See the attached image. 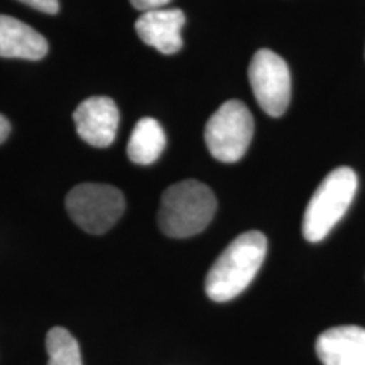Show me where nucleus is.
Masks as SVG:
<instances>
[{
  "label": "nucleus",
  "mask_w": 365,
  "mask_h": 365,
  "mask_svg": "<svg viewBox=\"0 0 365 365\" xmlns=\"http://www.w3.org/2000/svg\"><path fill=\"white\" fill-rule=\"evenodd\" d=\"M267 254V239L262 232L250 230L237 237L220 254L205 281L208 298L225 303L244 293L257 276Z\"/></svg>",
  "instance_id": "1"
},
{
  "label": "nucleus",
  "mask_w": 365,
  "mask_h": 365,
  "mask_svg": "<svg viewBox=\"0 0 365 365\" xmlns=\"http://www.w3.org/2000/svg\"><path fill=\"white\" fill-rule=\"evenodd\" d=\"M217 212V198L203 182L195 180L171 185L163 193L158 223L173 239L193 237L210 225Z\"/></svg>",
  "instance_id": "2"
},
{
  "label": "nucleus",
  "mask_w": 365,
  "mask_h": 365,
  "mask_svg": "<svg viewBox=\"0 0 365 365\" xmlns=\"http://www.w3.org/2000/svg\"><path fill=\"white\" fill-rule=\"evenodd\" d=\"M357 175L350 168H336L328 175L309 200L303 218V235L319 242L330 234L354 202Z\"/></svg>",
  "instance_id": "3"
},
{
  "label": "nucleus",
  "mask_w": 365,
  "mask_h": 365,
  "mask_svg": "<svg viewBox=\"0 0 365 365\" xmlns=\"http://www.w3.org/2000/svg\"><path fill=\"white\" fill-rule=\"evenodd\" d=\"M65 203L71 220L93 235L110 230L125 210L122 191L103 182H81L68 193Z\"/></svg>",
  "instance_id": "4"
},
{
  "label": "nucleus",
  "mask_w": 365,
  "mask_h": 365,
  "mask_svg": "<svg viewBox=\"0 0 365 365\" xmlns=\"http://www.w3.org/2000/svg\"><path fill=\"white\" fill-rule=\"evenodd\" d=\"M252 135V113L239 100L223 103L205 127V143L210 154L222 163H235L244 158Z\"/></svg>",
  "instance_id": "5"
},
{
  "label": "nucleus",
  "mask_w": 365,
  "mask_h": 365,
  "mask_svg": "<svg viewBox=\"0 0 365 365\" xmlns=\"http://www.w3.org/2000/svg\"><path fill=\"white\" fill-rule=\"evenodd\" d=\"M249 80L254 97L267 115L281 117L291 102L289 68L279 54L259 49L249 66Z\"/></svg>",
  "instance_id": "6"
},
{
  "label": "nucleus",
  "mask_w": 365,
  "mask_h": 365,
  "mask_svg": "<svg viewBox=\"0 0 365 365\" xmlns=\"http://www.w3.org/2000/svg\"><path fill=\"white\" fill-rule=\"evenodd\" d=\"M73 120L76 132L86 144L93 148H107L117 137L120 113L112 98L91 97L76 107Z\"/></svg>",
  "instance_id": "7"
},
{
  "label": "nucleus",
  "mask_w": 365,
  "mask_h": 365,
  "mask_svg": "<svg viewBox=\"0 0 365 365\" xmlns=\"http://www.w3.org/2000/svg\"><path fill=\"white\" fill-rule=\"evenodd\" d=\"M185 22V12L180 9H158L144 12L135 22V31L150 48L163 54H175L182 48L181 29Z\"/></svg>",
  "instance_id": "8"
},
{
  "label": "nucleus",
  "mask_w": 365,
  "mask_h": 365,
  "mask_svg": "<svg viewBox=\"0 0 365 365\" xmlns=\"http://www.w3.org/2000/svg\"><path fill=\"white\" fill-rule=\"evenodd\" d=\"M317 355L323 365H365V328L344 325L323 331Z\"/></svg>",
  "instance_id": "9"
},
{
  "label": "nucleus",
  "mask_w": 365,
  "mask_h": 365,
  "mask_svg": "<svg viewBox=\"0 0 365 365\" xmlns=\"http://www.w3.org/2000/svg\"><path fill=\"white\" fill-rule=\"evenodd\" d=\"M48 41L19 19L0 16V58L38 61L48 54Z\"/></svg>",
  "instance_id": "10"
},
{
  "label": "nucleus",
  "mask_w": 365,
  "mask_h": 365,
  "mask_svg": "<svg viewBox=\"0 0 365 365\" xmlns=\"http://www.w3.org/2000/svg\"><path fill=\"white\" fill-rule=\"evenodd\" d=\"M164 145H166V135L161 124L150 117H144L137 122L132 130L129 144H127V154L132 163L148 166L158 161L161 156Z\"/></svg>",
  "instance_id": "11"
},
{
  "label": "nucleus",
  "mask_w": 365,
  "mask_h": 365,
  "mask_svg": "<svg viewBox=\"0 0 365 365\" xmlns=\"http://www.w3.org/2000/svg\"><path fill=\"white\" fill-rule=\"evenodd\" d=\"M48 365H83L78 341L66 328L54 327L46 336Z\"/></svg>",
  "instance_id": "12"
},
{
  "label": "nucleus",
  "mask_w": 365,
  "mask_h": 365,
  "mask_svg": "<svg viewBox=\"0 0 365 365\" xmlns=\"http://www.w3.org/2000/svg\"><path fill=\"white\" fill-rule=\"evenodd\" d=\"M21 2L44 14H58L59 11L58 0H21Z\"/></svg>",
  "instance_id": "13"
},
{
  "label": "nucleus",
  "mask_w": 365,
  "mask_h": 365,
  "mask_svg": "<svg viewBox=\"0 0 365 365\" xmlns=\"http://www.w3.org/2000/svg\"><path fill=\"white\" fill-rule=\"evenodd\" d=\"M170 2L171 0H130L132 6H134L137 11H143V12L158 11V9H163Z\"/></svg>",
  "instance_id": "14"
},
{
  "label": "nucleus",
  "mask_w": 365,
  "mask_h": 365,
  "mask_svg": "<svg viewBox=\"0 0 365 365\" xmlns=\"http://www.w3.org/2000/svg\"><path fill=\"white\" fill-rule=\"evenodd\" d=\"M9 134H11V122L0 113V144L7 139Z\"/></svg>",
  "instance_id": "15"
}]
</instances>
